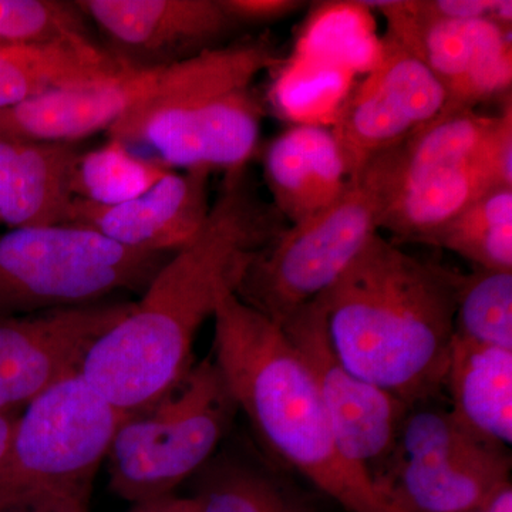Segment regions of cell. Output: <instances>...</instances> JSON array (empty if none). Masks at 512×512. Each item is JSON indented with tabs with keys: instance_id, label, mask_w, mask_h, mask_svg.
I'll return each mask as SVG.
<instances>
[{
	"instance_id": "44dd1931",
	"label": "cell",
	"mask_w": 512,
	"mask_h": 512,
	"mask_svg": "<svg viewBox=\"0 0 512 512\" xmlns=\"http://www.w3.org/2000/svg\"><path fill=\"white\" fill-rule=\"evenodd\" d=\"M156 157H143L119 140L83 151L73 171V194L99 205H119L134 200L171 173Z\"/></svg>"
},
{
	"instance_id": "f546056e",
	"label": "cell",
	"mask_w": 512,
	"mask_h": 512,
	"mask_svg": "<svg viewBox=\"0 0 512 512\" xmlns=\"http://www.w3.org/2000/svg\"><path fill=\"white\" fill-rule=\"evenodd\" d=\"M13 426H15V419L10 417L8 413L0 412V463H2L6 451H8Z\"/></svg>"
},
{
	"instance_id": "3957f363",
	"label": "cell",
	"mask_w": 512,
	"mask_h": 512,
	"mask_svg": "<svg viewBox=\"0 0 512 512\" xmlns=\"http://www.w3.org/2000/svg\"><path fill=\"white\" fill-rule=\"evenodd\" d=\"M214 360L259 439L349 512H407L338 446L308 366L284 329L227 296L214 315Z\"/></svg>"
},
{
	"instance_id": "7a4b0ae2",
	"label": "cell",
	"mask_w": 512,
	"mask_h": 512,
	"mask_svg": "<svg viewBox=\"0 0 512 512\" xmlns=\"http://www.w3.org/2000/svg\"><path fill=\"white\" fill-rule=\"evenodd\" d=\"M461 278L375 235L320 295L336 355L410 409L426 402L446 383Z\"/></svg>"
},
{
	"instance_id": "2e32d148",
	"label": "cell",
	"mask_w": 512,
	"mask_h": 512,
	"mask_svg": "<svg viewBox=\"0 0 512 512\" xmlns=\"http://www.w3.org/2000/svg\"><path fill=\"white\" fill-rule=\"evenodd\" d=\"M80 141L0 134V224L9 229L67 225Z\"/></svg>"
},
{
	"instance_id": "484cf974",
	"label": "cell",
	"mask_w": 512,
	"mask_h": 512,
	"mask_svg": "<svg viewBox=\"0 0 512 512\" xmlns=\"http://www.w3.org/2000/svg\"><path fill=\"white\" fill-rule=\"evenodd\" d=\"M417 15L429 20L491 19L511 29V0H417Z\"/></svg>"
},
{
	"instance_id": "7402d4cb",
	"label": "cell",
	"mask_w": 512,
	"mask_h": 512,
	"mask_svg": "<svg viewBox=\"0 0 512 512\" xmlns=\"http://www.w3.org/2000/svg\"><path fill=\"white\" fill-rule=\"evenodd\" d=\"M197 512H311L264 471L235 461L202 468Z\"/></svg>"
},
{
	"instance_id": "ac0fdd59",
	"label": "cell",
	"mask_w": 512,
	"mask_h": 512,
	"mask_svg": "<svg viewBox=\"0 0 512 512\" xmlns=\"http://www.w3.org/2000/svg\"><path fill=\"white\" fill-rule=\"evenodd\" d=\"M453 409L468 429L494 443L512 441V350L453 335L446 373Z\"/></svg>"
},
{
	"instance_id": "7c38bea8",
	"label": "cell",
	"mask_w": 512,
	"mask_h": 512,
	"mask_svg": "<svg viewBox=\"0 0 512 512\" xmlns=\"http://www.w3.org/2000/svg\"><path fill=\"white\" fill-rule=\"evenodd\" d=\"M121 299L0 316V412L28 406L40 394L80 375L90 349L126 318Z\"/></svg>"
},
{
	"instance_id": "cb8c5ba5",
	"label": "cell",
	"mask_w": 512,
	"mask_h": 512,
	"mask_svg": "<svg viewBox=\"0 0 512 512\" xmlns=\"http://www.w3.org/2000/svg\"><path fill=\"white\" fill-rule=\"evenodd\" d=\"M100 43L76 2L0 0V45Z\"/></svg>"
},
{
	"instance_id": "d4e9b609",
	"label": "cell",
	"mask_w": 512,
	"mask_h": 512,
	"mask_svg": "<svg viewBox=\"0 0 512 512\" xmlns=\"http://www.w3.org/2000/svg\"><path fill=\"white\" fill-rule=\"evenodd\" d=\"M478 161L490 187H512L511 96L505 99L501 113L493 117V123L485 134Z\"/></svg>"
},
{
	"instance_id": "6da1fadb",
	"label": "cell",
	"mask_w": 512,
	"mask_h": 512,
	"mask_svg": "<svg viewBox=\"0 0 512 512\" xmlns=\"http://www.w3.org/2000/svg\"><path fill=\"white\" fill-rule=\"evenodd\" d=\"M286 227L248 165L225 173L200 234L168 258L126 318L94 343L80 376L128 416L150 409L188 375L202 325Z\"/></svg>"
},
{
	"instance_id": "8fae6325",
	"label": "cell",
	"mask_w": 512,
	"mask_h": 512,
	"mask_svg": "<svg viewBox=\"0 0 512 512\" xmlns=\"http://www.w3.org/2000/svg\"><path fill=\"white\" fill-rule=\"evenodd\" d=\"M439 80L413 50L384 36L369 72L336 110L332 133L349 178L446 109Z\"/></svg>"
},
{
	"instance_id": "8992f818",
	"label": "cell",
	"mask_w": 512,
	"mask_h": 512,
	"mask_svg": "<svg viewBox=\"0 0 512 512\" xmlns=\"http://www.w3.org/2000/svg\"><path fill=\"white\" fill-rule=\"evenodd\" d=\"M128 414L76 375L16 417L0 463V512L87 510L94 478Z\"/></svg>"
},
{
	"instance_id": "4dcf8cb0",
	"label": "cell",
	"mask_w": 512,
	"mask_h": 512,
	"mask_svg": "<svg viewBox=\"0 0 512 512\" xmlns=\"http://www.w3.org/2000/svg\"><path fill=\"white\" fill-rule=\"evenodd\" d=\"M43 512H87L84 508H72V510H63V511H43Z\"/></svg>"
},
{
	"instance_id": "4316f807",
	"label": "cell",
	"mask_w": 512,
	"mask_h": 512,
	"mask_svg": "<svg viewBox=\"0 0 512 512\" xmlns=\"http://www.w3.org/2000/svg\"><path fill=\"white\" fill-rule=\"evenodd\" d=\"M220 3L238 28L278 22L298 12L305 5L299 0H220Z\"/></svg>"
},
{
	"instance_id": "d6986e66",
	"label": "cell",
	"mask_w": 512,
	"mask_h": 512,
	"mask_svg": "<svg viewBox=\"0 0 512 512\" xmlns=\"http://www.w3.org/2000/svg\"><path fill=\"white\" fill-rule=\"evenodd\" d=\"M128 67L103 43L0 45V110L39 94L96 82Z\"/></svg>"
},
{
	"instance_id": "83f0119b",
	"label": "cell",
	"mask_w": 512,
	"mask_h": 512,
	"mask_svg": "<svg viewBox=\"0 0 512 512\" xmlns=\"http://www.w3.org/2000/svg\"><path fill=\"white\" fill-rule=\"evenodd\" d=\"M131 512H197V505L192 497H177L173 494L137 504Z\"/></svg>"
},
{
	"instance_id": "ba28073f",
	"label": "cell",
	"mask_w": 512,
	"mask_h": 512,
	"mask_svg": "<svg viewBox=\"0 0 512 512\" xmlns=\"http://www.w3.org/2000/svg\"><path fill=\"white\" fill-rule=\"evenodd\" d=\"M171 255L134 251L69 225L9 229L0 234V316L141 295Z\"/></svg>"
},
{
	"instance_id": "52a82bcc",
	"label": "cell",
	"mask_w": 512,
	"mask_h": 512,
	"mask_svg": "<svg viewBox=\"0 0 512 512\" xmlns=\"http://www.w3.org/2000/svg\"><path fill=\"white\" fill-rule=\"evenodd\" d=\"M237 412L212 357L201 360L163 399L120 424L106 457L110 490L136 505L173 495L207 466Z\"/></svg>"
},
{
	"instance_id": "30bf717a",
	"label": "cell",
	"mask_w": 512,
	"mask_h": 512,
	"mask_svg": "<svg viewBox=\"0 0 512 512\" xmlns=\"http://www.w3.org/2000/svg\"><path fill=\"white\" fill-rule=\"evenodd\" d=\"M281 328L315 379L343 456L375 480L383 466L382 483L410 407L343 365L330 342L320 295L296 309Z\"/></svg>"
},
{
	"instance_id": "9c48e42d",
	"label": "cell",
	"mask_w": 512,
	"mask_h": 512,
	"mask_svg": "<svg viewBox=\"0 0 512 512\" xmlns=\"http://www.w3.org/2000/svg\"><path fill=\"white\" fill-rule=\"evenodd\" d=\"M510 454L450 410L413 407L382 487L407 512H478L510 483Z\"/></svg>"
},
{
	"instance_id": "e0dca14e",
	"label": "cell",
	"mask_w": 512,
	"mask_h": 512,
	"mask_svg": "<svg viewBox=\"0 0 512 512\" xmlns=\"http://www.w3.org/2000/svg\"><path fill=\"white\" fill-rule=\"evenodd\" d=\"M264 180L286 224H298L332 204L349 181L332 128L296 124L269 144Z\"/></svg>"
},
{
	"instance_id": "277c9868",
	"label": "cell",
	"mask_w": 512,
	"mask_h": 512,
	"mask_svg": "<svg viewBox=\"0 0 512 512\" xmlns=\"http://www.w3.org/2000/svg\"><path fill=\"white\" fill-rule=\"evenodd\" d=\"M281 63L269 37L227 43L171 64L150 96L107 130L126 146L146 147L177 170L224 173L247 167L261 136L259 74Z\"/></svg>"
},
{
	"instance_id": "4fadbf2b",
	"label": "cell",
	"mask_w": 512,
	"mask_h": 512,
	"mask_svg": "<svg viewBox=\"0 0 512 512\" xmlns=\"http://www.w3.org/2000/svg\"><path fill=\"white\" fill-rule=\"evenodd\" d=\"M359 3L379 10L386 36L427 64L446 93V107L476 110L477 104L510 90L511 29L491 19H423L407 0Z\"/></svg>"
},
{
	"instance_id": "603a6c76",
	"label": "cell",
	"mask_w": 512,
	"mask_h": 512,
	"mask_svg": "<svg viewBox=\"0 0 512 512\" xmlns=\"http://www.w3.org/2000/svg\"><path fill=\"white\" fill-rule=\"evenodd\" d=\"M454 336L512 350V272L476 269L461 278Z\"/></svg>"
},
{
	"instance_id": "5bb4252c",
	"label": "cell",
	"mask_w": 512,
	"mask_h": 512,
	"mask_svg": "<svg viewBox=\"0 0 512 512\" xmlns=\"http://www.w3.org/2000/svg\"><path fill=\"white\" fill-rule=\"evenodd\" d=\"M128 69H157L225 46L238 26L220 0H79Z\"/></svg>"
},
{
	"instance_id": "f1b7e54d",
	"label": "cell",
	"mask_w": 512,
	"mask_h": 512,
	"mask_svg": "<svg viewBox=\"0 0 512 512\" xmlns=\"http://www.w3.org/2000/svg\"><path fill=\"white\" fill-rule=\"evenodd\" d=\"M478 512H512V487L507 483L491 495L490 500Z\"/></svg>"
},
{
	"instance_id": "9a60e30c",
	"label": "cell",
	"mask_w": 512,
	"mask_h": 512,
	"mask_svg": "<svg viewBox=\"0 0 512 512\" xmlns=\"http://www.w3.org/2000/svg\"><path fill=\"white\" fill-rule=\"evenodd\" d=\"M210 175L205 168L173 170L140 197L119 205L76 198L67 225L134 251L175 254L197 238L210 215Z\"/></svg>"
},
{
	"instance_id": "5b68a950",
	"label": "cell",
	"mask_w": 512,
	"mask_h": 512,
	"mask_svg": "<svg viewBox=\"0 0 512 512\" xmlns=\"http://www.w3.org/2000/svg\"><path fill=\"white\" fill-rule=\"evenodd\" d=\"M399 180V146L373 157L332 204L288 225L248 265L235 295L281 326L318 298L380 234Z\"/></svg>"
},
{
	"instance_id": "ffe728a7",
	"label": "cell",
	"mask_w": 512,
	"mask_h": 512,
	"mask_svg": "<svg viewBox=\"0 0 512 512\" xmlns=\"http://www.w3.org/2000/svg\"><path fill=\"white\" fill-rule=\"evenodd\" d=\"M429 245L454 252L478 269L512 272V187L484 191Z\"/></svg>"
}]
</instances>
